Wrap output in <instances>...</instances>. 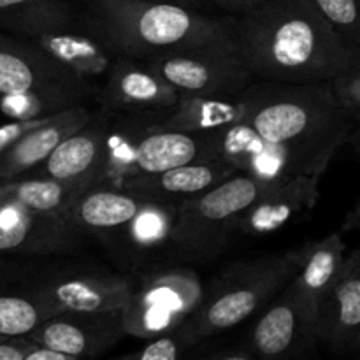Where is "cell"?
Instances as JSON below:
<instances>
[{
	"label": "cell",
	"mask_w": 360,
	"mask_h": 360,
	"mask_svg": "<svg viewBox=\"0 0 360 360\" xmlns=\"http://www.w3.org/2000/svg\"><path fill=\"white\" fill-rule=\"evenodd\" d=\"M238 51L259 81L316 83L360 65L348 44L311 0H260L231 16Z\"/></svg>",
	"instance_id": "6da1fadb"
},
{
	"label": "cell",
	"mask_w": 360,
	"mask_h": 360,
	"mask_svg": "<svg viewBox=\"0 0 360 360\" xmlns=\"http://www.w3.org/2000/svg\"><path fill=\"white\" fill-rule=\"evenodd\" d=\"M243 123L260 139L281 148L306 174L323 176L355 125L334 98L329 81H253L245 91Z\"/></svg>",
	"instance_id": "7a4b0ae2"
},
{
	"label": "cell",
	"mask_w": 360,
	"mask_h": 360,
	"mask_svg": "<svg viewBox=\"0 0 360 360\" xmlns=\"http://www.w3.org/2000/svg\"><path fill=\"white\" fill-rule=\"evenodd\" d=\"M81 28L115 56L136 60L232 39L231 16L160 0H88Z\"/></svg>",
	"instance_id": "3957f363"
},
{
	"label": "cell",
	"mask_w": 360,
	"mask_h": 360,
	"mask_svg": "<svg viewBox=\"0 0 360 360\" xmlns=\"http://www.w3.org/2000/svg\"><path fill=\"white\" fill-rule=\"evenodd\" d=\"M299 248L229 264L204 288L199 308L185 322L199 347L262 311L299 269Z\"/></svg>",
	"instance_id": "277c9868"
},
{
	"label": "cell",
	"mask_w": 360,
	"mask_h": 360,
	"mask_svg": "<svg viewBox=\"0 0 360 360\" xmlns=\"http://www.w3.org/2000/svg\"><path fill=\"white\" fill-rule=\"evenodd\" d=\"M269 186L236 172L207 192L179 204L171 232L172 260L202 264L217 259L238 236L243 213Z\"/></svg>",
	"instance_id": "5b68a950"
},
{
	"label": "cell",
	"mask_w": 360,
	"mask_h": 360,
	"mask_svg": "<svg viewBox=\"0 0 360 360\" xmlns=\"http://www.w3.org/2000/svg\"><path fill=\"white\" fill-rule=\"evenodd\" d=\"M199 273L186 266H157L136 274V287L122 308L127 336L150 340L178 329L204 297Z\"/></svg>",
	"instance_id": "8992f818"
},
{
	"label": "cell",
	"mask_w": 360,
	"mask_h": 360,
	"mask_svg": "<svg viewBox=\"0 0 360 360\" xmlns=\"http://www.w3.org/2000/svg\"><path fill=\"white\" fill-rule=\"evenodd\" d=\"M144 62L181 95L239 97L255 81L234 39L165 53Z\"/></svg>",
	"instance_id": "52a82bcc"
},
{
	"label": "cell",
	"mask_w": 360,
	"mask_h": 360,
	"mask_svg": "<svg viewBox=\"0 0 360 360\" xmlns=\"http://www.w3.org/2000/svg\"><path fill=\"white\" fill-rule=\"evenodd\" d=\"M23 280L56 313L120 311L136 287V274L77 262L46 266Z\"/></svg>",
	"instance_id": "ba28073f"
},
{
	"label": "cell",
	"mask_w": 360,
	"mask_h": 360,
	"mask_svg": "<svg viewBox=\"0 0 360 360\" xmlns=\"http://www.w3.org/2000/svg\"><path fill=\"white\" fill-rule=\"evenodd\" d=\"M37 94L65 108L84 104L97 88L74 76L34 39L0 32V95Z\"/></svg>",
	"instance_id": "9c48e42d"
},
{
	"label": "cell",
	"mask_w": 360,
	"mask_h": 360,
	"mask_svg": "<svg viewBox=\"0 0 360 360\" xmlns=\"http://www.w3.org/2000/svg\"><path fill=\"white\" fill-rule=\"evenodd\" d=\"M84 234L67 213H41L0 200V253L27 257L69 255L83 246Z\"/></svg>",
	"instance_id": "30bf717a"
},
{
	"label": "cell",
	"mask_w": 360,
	"mask_h": 360,
	"mask_svg": "<svg viewBox=\"0 0 360 360\" xmlns=\"http://www.w3.org/2000/svg\"><path fill=\"white\" fill-rule=\"evenodd\" d=\"M243 343L253 359L308 357L319 348L315 326L301 311L288 285L260 311Z\"/></svg>",
	"instance_id": "8fae6325"
},
{
	"label": "cell",
	"mask_w": 360,
	"mask_h": 360,
	"mask_svg": "<svg viewBox=\"0 0 360 360\" xmlns=\"http://www.w3.org/2000/svg\"><path fill=\"white\" fill-rule=\"evenodd\" d=\"M120 311H62L39 323L28 338L76 360L108 354L125 338Z\"/></svg>",
	"instance_id": "7c38bea8"
},
{
	"label": "cell",
	"mask_w": 360,
	"mask_h": 360,
	"mask_svg": "<svg viewBox=\"0 0 360 360\" xmlns=\"http://www.w3.org/2000/svg\"><path fill=\"white\" fill-rule=\"evenodd\" d=\"M319 347L334 355H360V248L343 267L316 313Z\"/></svg>",
	"instance_id": "4fadbf2b"
},
{
	"label": "cell",
	"mask_w": 360,
	"mask_h": 360,
	"mask_svg": "<svg viewBox=\"0 0 360 360\" xmlns=\"http://www.w3.org/2000/svg\"><path fill=\"white\" fill-rule=\"evenodd\" d=\"M95 98L109 112H150L172 108L181 94L144 60L116 56Z\"/></svg>",
	"instance_id": "5bb4252c"
},
{
	"label": "cell",
	"mask_w": 360,
	"mask_h": 360,
	"mask_svg": "<svg viewBox=\"0 0 360 360\" xmlns=\"http://www.w3.org/2000/svg\"><path fill=\"white\" fill-rule=\"evenodd\" d=\"M178 207L164 200L144 199L139 211L108 250L132 274L157 267L160 259H171L169 246Z\"/></svg>",
	"instance_id": "9a60e30c"
},
{
	"label": "cell",
	"mask_w": 360,
	"mask_h": 360,
	"mask_svg": "<svg viewBox=\"0 0 360 360\" xmlns=\"http://www.w3.org/2000/svg\"><path fill=\"white\" fill-rule=\"evenodd\" d=\"M109 122V111L95 112L86 125L65 137L37 169L25 176H42L81 188L97 183L104 164Z\"/></svg>",
	"instance_id": "2e32d148"
},
{
	"label": "cell",
	"mask_w": 360,
	"mask_h": 360,
	"mask_svg": "<svg viewBox=\"0 0 360 360\" xmlns=\"http://www.w3.org/2000/svg\"><path fill=\"white\" fill-rule=\"evenodd\" d=\"M320 179L322 176L319 174H302L266 186L255 202L243 213L238 236H269L313 210L320 197Z\"/></svg>",
	"instance_id": "e0dca14e"
},
{
	"label": "cell",
	"mask_w": 360,
	"mask_h": 360,
	"mask_svg": "<svg viewBox=\"0 0 360 360\" xmlns=\"http://www.w3.org/2000/svg\"><path fill=\"white\" fill-rule=\"evenodd\" d=\"M143 202L144 197L123 186L94 183L74 197L67 217L83 234L94 236L109 248Z\"/></svg>",
	"instance_id": "ac0fdd59"
},
{
	"label": "cell",
	"mask_w": 360,
	"mask_h": 360,
	"mask_svg": "<svg viewBox=\"0 0 360 360\" xmlns=\"http://www.w3.org/2000/svg\"><path fill=\"white\" fill-rule=\"evenodd\" d=\"M236 169L224 158L214 157L206 160L190 162L153 174H137L122 179L120 186L137 193L144 199L164 200L179 206L200 193L207 192L229 176L236 174Z\"/></svg>",
	"instance_id": "d6986e66"
},
{
	"label": "cell",
	"mask_w": 360,
	"mask_h": 360,
	"mask_svg": "<svg viewBox=\"0 0 360 360\" xmlns=\"http://www.w3.org/2000/svg\"><path fill=\"white\" fill-rule=\"evenodd\" d=\"M299 269L288 281V288L306 319L315 326L320 302L336 281L347 259V245L341 232H333L327 238L299 246Z\"/></svg>",
	"instance_id": "ffe728a7"
},
{
	"label": "cell",
	"mask_w": 360,
	"mask_h": 360,
	"mask_svg": "<svg viewBox=\"0 0 360 360\" xmlns=\"http://www.w3.org/2000/svg\"><path fill=\"white\" fill-rule=\"evenodd\" d=\"M95 112L84 104L53 115L0 153V183L21 178L37 169L65 137L86 125Z\"/></svg>",
	"instance_id": "44dd1931"
},
{
	"label": "cell",
	"mask_w": 360,
	"mask_h": 360,
	"mask_svg": "<svg viewBox=\"0 0 360 360\" xmlns=\"http://www.w3.org/2000/svg\"><path fill=\"white\" fill-rule=\"evenodd\" d=\"M245 115V95L229 98L181 95L172 108L146 112L150 130L176 132H211L241 123Z\"/></svg>",
	"instance_id": "7402d4cb"
},
{
	"label": "cell",
	"mask_w": 360,
	"mask_h": 360,
	"mask_svg": "<svg viewBox=\"0 0 360 360\" xmlns=\"http://www.w3.org/2000/svg\"><path fill=\"white\" fill-rule=\"evenodd\" d=\"M214 157H217V151L207 132L150 130L137 144L132 165L125 178L137 174H153V172L190 164V162Z\"/></svg>",
	"instance_id": "603a6c76"
},
{
	"label": "cell",
	"mask_w": 360,
	"mask_h": 360,
	"mask_svg": "<svg viewBox=\"0 0 360 360\" xmlns=\"http://www.w3.org/2000/svg\"><path fill=\"white\" fill-rule=\"evenodd\" d=\"M34 41L53 58L58 60L65 69H69L74 76L97 90L116 58L98 39L84 32L83 28L51 32L35 37Z\"/></svg>",
	"instance_id": "cb8c5ba5"
},
{
	"label": "cell",
	"mask_w": 360,
	"mask_h": 360,
	"mask_svg": "<svg viewBox=\"0 0 360 360\" xmlns=\"http://www.w3.org/2000/svg\"><path fill=\"white\" fill-rule=\"evenodd\" d=\"M0 28L35 39L51 32L81 30V16L70 0H0Z\"/></svg>",
	"instance_id": "d4e9b609"
},
{
	"label": "cell",
	"mask_w": 360,
	"mask_h": 360,
	"mask_svg": "<svg viewBox=\"0 0 360 360\" xmlns=\"http://www.w3.org/2000/svg\"><path fill=\"white\" fill-rule=\"evenodd\" d=\"M146 132H150L146 112H123L120 118H111L105 136L104 164L97 183L120 185L129 174L137 144Z\"/></svg>",
	"instance_id": "484cf974"
},
{
	"label": "cell",
	"mask_w": 360,
	"mask_h": 360,
	"mask_svg": "<svg viewBox=\"0 0 360 360\" xmlns=\"http://www.w3.org/2000/svg\"><path fill=\"white\" fill-rule=\"evenodd\" d=\"M51 315L55 309L30 290L23 276L13 283L0 281V336H28Z\"/></svg>",
	"instance_id": "4316f807"
},
{
	"label": "cell",
	"mask_w": 360,
	"mask_h": 360,
	"mask_svg": "<svg viewBox=\"0 0 360 360\" xmlns=\"http://www.w3.org/2000/svg\"><path fill=\"white\" fill-rule=\"evenodd\" d=\"M81 186L56 181L42 176H21L0 183V200L20 204L41 213H67Z\"/></svg>",
	"instance_id": "83f0119b"
},
{
	"label": "cell",
	"mask_w": 360,
	"mask_h": 360,
	"mask_svg": "<svg viewBox=\"0 0 360 360\" xmlns=\"http://www.w3.org/2000/svg\"><path fill=\"white\" fill-rule=\"evenodd\" d=\"M146 343L130 354L122 355L125 360H176L188 355L190 350L197 348L190 334L186 333L185 323L178 329L171 330L167 334L144 340Z\"/></svg>",
	"instance_id": "f1b7e54d"
},
{
	"label": "cell",
	"mask_w": 360,
	"mask_h": 360,
	"mask_svg": "<svg viewBox=\"0 0 360 360\" xmlns=\"http://www.w3.org/2000/svg\"><path fill=\"white\" fill-rule=\"evenodd\" d=\"M334 30L360 51V0H311Z\"/></svg>",
	"instance_id": "f546056e"
},
{
	"label": "cell",
	"mask_w": 360,
	"mask_h": 360,
	"mask_svg": "<svg viewBox=\"0 0 360 360\" xmlns=\"http://www.w3.org/2000/svg\"><path fill=\"white\" fill-rule=\"evenodd\" d=\"M65 109L69 108H65L62 102L37 94L0 95V111L9 120L46 118Z\"/></svg>",
	"instance_id": "4dcf8cb0"
},
{
	"label": "cell",
	"mask_w": 360,
	"mask_h": 360,
	"mask_svg": "<svg viewBox=\"0 0 360 360\" xmlns=\"http://www.w3.org/2000/svg\"><path fill=\"white\" fill-rule=\"evenodd\" d=\"M334 98L343 109L345 115L354 122L355 127L360 125V65L350 70L338 74L329 81Z\"/></svg>",
	"instance_id": "1f68e13d"
},
{
	"label": "cell",
	"mask_w": 360,
	"mask_h": 360,
	"mask_svg": "<svg viewBox=\"0 0 360 360\" xmlns=\"http://www.w3.org/2000/svg\"><path fill=\"white\" fill-rule=\"evenodd\" d=\"M51 116L34 120H11L6 125H0V153H4L11 144L16 143L21 136H25V134H28L30 130H34L35 127L48 122Z\"/></svg>",
	"instance_id": "d6a6232c"
},
{
	"label": "cell",
	"mask_w": 360,
	"mask_h": 360,
	"mask_svg": "<svg viewBox=\"0 0 360 360\" xmlns=\"http://www.w3.org/2000/svg\"><path fill=\"white\" fill-rule=\"evenodd\" d=\"M37 345V341L28 336H2L0 338V360H25Z\"/></svg>",
	"instance_id": "836d02e7"
},
{
	"label": "cell",
	"mask_w": 360,
	"mask_h": 360,
	"mask_svg": "<svg viewBox=\"0 0 360 360\" xmlns=\"http://www.w3.org/2000/svg\"><path fill=\"white\" fill-rule=\"evenodd\" d=\"M206 2L214 4V6L220 7L224 13H227L229 16H238V14L246 13V11L252 9L253 6H257L260 0H206Z\"/></svg>",
	"instance_id": "e575fe53"
},
{
	"label": "cell",
	"mask_w": 360,
	"mask_h": 360,
	"mask_svg": "<svg viewBox=\"0 0 360 360\" xmlns=\"http://www.w3.org/2000/svg\"><path fill=\"white\" fill-rule=\"evenodd\" d=\"M25 360H76V359L63 354V352L55 350V348L44 347V345H37V347L27 355V359Z\"/></svg>",
	"instance_id": "d590c367"
},
{
	"label": "cell",
	"mask_w": 360,
	"mask_h": 360,
	"mask_svg": "<svg viewBox=\"0 0 360 360\" xmlns=\"http://www.w3.org/2000/svg\"><path fill=\"white\" fill-rule=\"evenodd\" d=\"M343 231H359L360 234V195L352 213L347 217V224H345Z\"/></svg>",
	"instance_id": "8d00e7d4"
},
{
	"label": "cell",
	"mask_w": 360,
	"mask_h": 360,
	"mask_svg": "<svg viewBox=\"0 0 360 360\" xmlns=\"http://www.w3.org/2000/svg\"><path fill=\"white\" fill-rule=\"evenodd\" d=\"M347 144L352 148V150H354V153L360 158V125L355 127L354 132H352L350 137H348Z\"/></svg>",
	"instance_id": "74e56055"
},
{
	"label": "cell",
	"mask_w": 360,
	"mask_h": 360,
	"mask_svg": "<svg viewBox=\"0 0 360 360\" xmlns=\"http://www.w3.org/2000/svg\"><path fill=\"white\" fill-rule=\"evenodd\" d=\"M160 2H174V4H181V6H188V7H200L206 0H160Z\"/></svg>",
	"instance_id": "f35d334b"
},
{
	"label": "cell",
	"mask_w": 360,
	"mask_h": 360,
	"mask_svg": "<svg viewBox=\"0 0 360 360\" xmlns=\"http://www.w3.org/2000/svg\"><path fill=\"white\" fill-rule=\"evenodd\" d=\"M79 2H88V0H79Z\"/></svg>",
	"instance_id": "ab89813d"
},
{
	"label": "cell",
	"mask_w": 360,
	"mask_h": 360,
	"mask_svg": "<svg viewBox=\"0 0 360 360\" xmlns=\"http://www.w3.org/2000/svg\"><path fill=\"white\" fill-rule=\"evenodd\" d=\"M0 338H2V336H0Z\"/></svg>",
	"instance_id": "60d3db41"
}]
</instances>
